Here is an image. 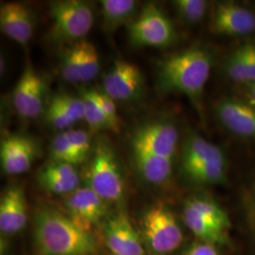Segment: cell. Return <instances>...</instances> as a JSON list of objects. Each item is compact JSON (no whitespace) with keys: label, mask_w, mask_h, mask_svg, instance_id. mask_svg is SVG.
Instances as JSON below:
<instances>
[{"label":"cell","mask_w":255,"mask_h":255,"mask_svg":"<svg viewBox=\"0 0 255 255\" xmlns=\"http://www.w3.org/2000/svg\"><path fill=\"white\" fill-rule=\"evenodd\" d=\"M213 66V56L201 46H192L170 55L158 64L157 85L164 93L188 98L203 119V95Z\"/></svg>","instance_id":"obj_1"},{"label":"cell","mask_w":255,"mask_h":255,"mask_svg":"<svg viewBox=\"0 0 255 255\" xmlns=\"http://www.w3.org/2000/svg\"><path fill=\"white\" fill-rule=\"evenodd\" d=\"M33 239L39 255H97L91 232L78 226L67 215L41 207L34 216Z\"/></svg>","instance_id":"obj_2"},{"label":"cell","mask_w":255,"mask_h":255,"mask_svg":"<svg viewBox=\"0 0 255 255\" xmlns=\"http://www.w3.org/2000/svg\"><path fill=\"white\" fill-rule=\"evenodd\" d=\"M87 187L104 201L118 203L124 196V182L118 156L109 142L101 138L92 149L85 172Z\"/></svg>","instance_id":"obj_3"},{"label":"cell","mask_w":255,"mask_h":255,"mask_svg":"<svg viewBox=\"0 0 255 255\" xmlns=\"http://www.w3.org/2000/svg\"><path fill=\"white\" fill-rule=\"evenodd\" d=\"M49 14L52 26L50 41L56 44L82 41L94 24L91 5L82 0H59L50 2Z\"/></svg>","instance_id":"obj_4"},{"label":"cell","mask_w":255,"mask_h":255,"mask_svg":"<svg viewBox=\"0 0 255 255\" xmlns=\"http://www.w3.org/2000/svg\"><path fill=\"white\" fill-rule=\"evenodd\" d=\"M140 235L152 255H169L181 246L182 229L172 212L164 204H154L144 212Z\"/></svg>","instance_id":"obj_5"},{"label":"cell","mask_w":255,"mask_h":255,"mask_svg":"<svg viewBox=\"0 0 255 255\" xmlns=\"http://www.w3.org/2000/svg\"><path fill=\"white\" fill-rule=\"evenodd\" d=\"M128 39L135 46L166 47L173 45L177 31L173 23L154 3H148L128 26Z\"/></svg>","instance_id":"obj_6"},{"label":"cell","mask_w":255,"mask_h":255,"mask_svg":"<svg viewBox=\"0 0 255 255\" xmlns=\"http://www.w3.org/2000/svg\"><path fill=\"white\" fill-rule=\"evenodd\" d=\"M180 133L169 119H158L138 128L131 138V149L174 161Z\"/></svg>","instance_id":"obj_7"},{"label":"cell","mask_w":255,"mask_h":255,"mask_svg":"<svg viewBox=\"0 0 255 255\" xmlns=\"http://www.w3.org/2000/svg\"><path fill=\"white\" fill-rule=\"evenodd\" d=\"M103 235L113 255H146L141 235L125 211H119L104 220Z\"/></svg>","instance_id":"obj_8"},{"label":"cell","mask_w":255,"mask_h":255,"mask_svg":"<svg viewBox=\"0 0 255 255\" xmlns=\"http://www.w3.org/2000/svg\"><path fill=\"white\" fill-rule=\"evenodd\" d=\"M45 81L27 63L12 93L14 109L22 119H36L45 109Z\"/></svg>","instance_id":"obj_9"},{"label":"cell","mask_w":255,"mask_h":255,"mask_svg":"<svg viewBox=\"0 0 255 255\" xmlns=\"http://www.w3.org/2000/svg\"><path fill=\"white\" fill-rule=\"evenodd\" d=\"M144 90V77L136 64L117 60L103 79V92L115 101L138 100Z\"/></svg>","instance_id":"obj_10"},{"label":"cell","mask_w":255,"mask_h":255,"mask_svg":"<svg viewBox=\"0 0 255 255\" xmlns=\"http://www.w3.org/2000/svg\"><path fill=\"white\" fill-rule=\"evenodd\" d=\"M67 216L81 228L90 232L107 216V202L89 187H79L64 196Z\"/></svg>","instance_id":"obj_11"},{"label":"cell","mask_w":255,"mask_h":255,"mask_svg":"<svg viewBox=\"0 0 255 255\" xmlns=\"http://www.w3.org/2000/svg\"><path fill=\"white\" fill-rule=\"evenodd\" d=\"M211 29L223 36H248L255 31V12L232 1L219 2L213 10Z\"/></svg>","instance_id":"obj_12"},{"label":"cell","mask_w":255,"mask_h":255,"mask_svg":"<svg viewBox=\"0 0 255 255\" xmlns=\"http://www.w3.org/2000/svg\"><path fill=\"white\" fill-rule=\"evenodd\" d=\"M39 156L40 146L32 137L11 134L1 140L0 162L7 175L26 173Z\"/></svg>","instance_id":"obj_13"},{"label":"cell","mask_w":255,"mask_h":255,"mask_svg":"<svg viewBox=\"0 0 255 255\" xmlns=\"http://www.w3.org/2000/svg\"><path fill=\"white\" fill-rule=\"evenodd\" d=\"M221 126L233 135L242 139H255V106L245 100L222 98L215 106Z\"/></svg>","instance_id":"obj_14"},{"label":"cell","mask_w":255,"mask_h":255,"mask_svg":"<svg viewBox=\"0 0 255 255\" xmlns=\"http://www.w3.org/2000/svg\"><path fill=\"white\" fill-rule=\"evenodd\" d=\"M0 28L6 36L20 46H27L34 32L33 11L23 3H2Z\"/></svg>","instance_id":"obj_15"},{"label":"cell","mask_w":255,"mask_h":255,"mask_svg":"<svg viewBox=\"0 0 255 255\" xmlns=\"http://www.w3.org/2000/svg\"><path fill=\"white\" fill-rule=\"evenodd\" d=\"M27 222L25 191L18 184H11L0 200V231L4 235H14L25 228Z\"/></svg>","instance_id":"obj_16"},{"label":"cell","mask_w":255,"mask_h":255,"mask_svg":"<svg viewBox=\"0 0 255 255\" xmlns=\"http://www.w3.org/2000/svg\"><path fill=\"white\" fill-rule=\"evenodd\" d=\"M37 180L46 191L66 196L79 188L80 176L75 165L50 161L39 170Z\"/></svg>","instance_id":"obj_17"},{"label":"cell","mask_w":255,"mask_h":255,"mask_svg":"<svg viewBox=\"0 0 255 255\" xmlns=\"http://www.w3.org/2000/svg\"><path fill=\"white\" fill-rule=\"evenodd\" d=\"M227 161L223 150L191 164L181 165L182 173L198 184H217L224 182Z\"/></svg>","instance_id":"obj_18"},{"label":"cell","mask_w":255,"mask_h":255,"mask_svg":"<svg viewBox=\"0 0 255 255\" xmlns=\"http://www.w3.org/2000/svg\"><path fill=\"white\" fill-rule=\"evenodd\" d=\"M224 71L232 82L243 85L255 83V42L237 47L227 58Z\"/></svg>","instance_id":"obj_19"},{"label":"cell","mask_w":255,"mask_h":255,"mask_svg":"<svg viewBox=\"0 0 255 255\" xmlns=\"http://www.w3.org/2000/svg\"><path fill=\"white\" fill-rule=\"evenodd\" d=\"M132 155L138 172L146 182L163 184L171 177L174 164L172 160L139 150H132Z\"/></svg>","instance_id":"obj_20"},{"label":"cell","mask_w":255,"mask_h":255,"mask_svg":"<svg viewBox=\"0 0 255 255\" xmlns=\"http://www.w3.org/2000/svg\"><path fill=\"white\" fill-rule=\"evenodd\" d=\"M103 28L113 33L123 25H129L135 17L137 2L134 0H103L101 1Z\"/></svg>","instance_id":"obj_21"},{"label":"cell","mask_w":255,"mask_h":255,"mask_svg":"<svg viewBox=\"0 0 255 255\" xmlns=\"http://www.w3.org/2000/svg\"><path fill=\"white\" fill-rule=\"evenodd\" d=\"M184 205L191 208L202 219L227 234L230 221L226 212L219 204L208 197L195 196L185 201Z\"/></svg>","instance_id":"obj_22"},{"label":"cell","mask_w":255,"mask_h":255,"mask_svg":"<svg viewBox=\"0 0 255 255\" xmlns=\"http://www.w3.org/2000/svg\"><path fill=\"white\" fill-rule=\"evenodd\" d=\"M182 219L187 228L199 239H201V242L215 245L225 240V233L202 219L186 205H183L182 208Z\"/></svg>","instance_id":"obj_23"},{"label":"cell","mask_w":255,"mask_h":255,"mask_svg":"<svg viewBox=\"0 0 255 255\" xmlns=\"http://www.w3.org/2000/svg\"><path fill=\"white\" fill-rule=\"evenodd\" d=\"M82 82H91L100 74V58L96 46L90 41L83 39L73 44Z\"/></svg>","instance_id":"obj_24"},{"label":"cell","mask_w":255,"mask_h":255,"mask_svg":"<svg viewBox=\"0 0 255 255\" xmlns=\"http://www.w3.org/2000/svg\"><path fill=\"white\" fill-rule=\"evenodd\" d=\"M84 104V120L94 131L109 129L114 131L113 126L101 107L97 97V90L84 88L81 96Z\"/></svg>","instance_id":"obj_25"},{"label":"cell","mask_w":255,"mask_h":255,"mask_svg":"<svg viewBox=\"0 0 255 255\" xmlns=\"http://www.w3.org/2000/svg\"><path fill=\"white\" fill-rule=\"evenodd\" d=\"M172 6L183 23L194 25L201 22L206 15L208 2L205 0H175Z\"/></svg>","instance_id":"obj_26"},{"label":"cell","mask_w":255,"mask_h":255,"mask_svg":"<svg viewBox=\"0 0 255 255\" xmlns=\"http://www.w3.org/2000/svg\"><path fill=\"white\" fill-rule=\"evenodd\" d=\"M49 154L51 161L66 163V164L77 165L82 164L79 156L74 151L73 147L70 145L64 131L57 133L51 140L49 146Z\"/></svg>","instance_id":"obj_27"},{"label":"cell","mask_w":255,"mask_h":255,"mask_svg":"<svg viewBox=\"0 0 255 255\" xmlns=\"http://www.w3.org/2000/svg\"><path fill=\"white\" fill-rule=\"evenodd\" d=\"M52 100L75 122L84 119V104L81 97L78 98L66 93H61L56 94Z\"/></svg>","instance_id":"obj_28"},{"label":"cell","mask_w":255,"mask_h":255,"mask_svg":"<svg viewBox=\"0 0 255 255\" xmlns=\"http://www.w3.org/2000/svg\"><path fill=\"white\" fill-rule=\"evenodd\" d=\"M64 133L73 147L74 151L83 163L92 151L91 139L88 132L83 129L69 128L64 130Z\"/></svg>","instance_id":"obj_29"},{"label":"cell","mask_w":255,"mask_h":255,"mask_svg":"<svg viewBox=\"0 0 255 255\" xmlns=\"http://www.w3.org/2000/svg\"><path fill=\"white\" fill-rule=\"evenodd\" d=\"M61 74L64 81L69 83L82 82V77L73 45L66 47L61 56Z\"/></svg>","instance_id":"obj_30"},{"label":"cell","mask_w":255,"mask_h":255,"mask_svg":"<svg viewBox=\"0 0 255 255\" xmlns=\"http://www.w3.org/2000/svg\"><path fill=\"white\" fill-rule=\"evenodd\" d=\"M46 119L47 123L60 130H67L76 123L73 119L69 118L63 109L52 99L46 109Z\"/></svg>","instance_id":"obj_31"},{"label":"cell","mask_w":255,"mask_h":255,"mask_svg":"<svg viewBox=\"0 0 255 255\" xmlns=\"http://www.w3.org/2000/svg\"><path fill=\"white\" fill-rule=\"evenodd\" d=\"M97 97L101 103L102 109L106 114L107 118L113 126L114 132L118 133L120 130V128H119L120 125H119V119L117 114V107L115 104V101L112 100L109 96L106 95L103 91L97 90Z\"/></svg>","instance_id":"obj_32"},{"label":"cell","mask_w":255,"mask_h":255,"mask_svg":"<svg viewBox=\"0 0 255 255\" xmlns=\"http://www.w3.org/2000/svg\"><path fill=\"white\" fill-rule=\"evenodd\" d=\"M182 255H219L213 244L199 242L188 248Z\"/></svg>","instance_id":"obj_33"},{"label":"cell","mask_w":255,"mask_h":255,"mask_svg":"<svg viewBox=\"0 0 255 255\" xmlns=\"http://www.w3.org/2000/svg\"><path fill=\"white\" fill-rule=\"evenodd\" d=\"M245 86V101L255 106V83L247 84Z\"/></svg>","instance_id":"obj_34"},{"label":"cell","mask_w":255,"mask_h":255,"mask_svg":"<svg viewBox=\"0 0 255 255\" xmlns=\"http://www.w3.org/2000/svg\"><path fill=\"white\" fill-rule=\"evenodd\" d=\"M253 194H254V196H253V199H252V208L255 213V190Z\"/></svg>","instance_id":"obj_35"}]
</instances>
